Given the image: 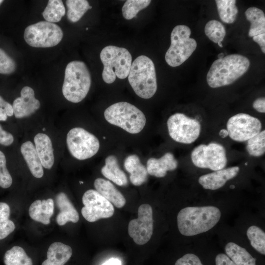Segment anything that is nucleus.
Here are the masks:
<instances>
[{
    "label": "nucleus",
    "instance_id": "nucleus-1",
    "mask_svg": "<svg viewBox=\"0 0 265 265\" xmlns=\"http://www.w3.org/2000/svg\"><path fill=\"white\" fill-rule=\"evenodd\" d=\"M220 217V211L215 206L187 207L177 215L178 228L184 236L197 235L212 228Z\"/></svg>",
    "mask_w": 265,
    "mask_h": 265
},
{
    "label": "nucleus",
    "instance_id": "nucleus-2",
    "mask_svg": "<svg viewBox=\"0 0 265 265\" xmlns=\"http://www.w3.org/2000/svg\"><path fill=\"white\" fill-rule=\"evenodd\" d=\"M250 64L247 57L231 54L215 60L207 75V81L212 88L229 85L243 75Z\"/></svg>",
    "mask_w": 265,
    "mask_h": 265
},
{
    "label": "nucleus",
    "instance_id": "nucleus-3",
    "mask_svg": "<svg viewBox=\"0 0 265 265\" xmlns=\"http://www.w3.org/2000/svg\"><path fill=\"white\" fill-rule=\"evenodd\" d=\"M91 83V75L84 62L75 60L67 65L62 88L67 100L74 103L81 102L88 93Z\"/></svg>",
    "mask_w": 265,
    "mask_h": 265
},
{
    "label": "nucleus",
    "instance_id": "nucleus-4",
    "mask_svg": "<svg viewBox=\"0 0 265 265\" xmlns=\"http://www.w3.org/2000/svg\"><path fill=\"white\" fill-rule=\"evenodd\" d=\"M129 82L135 94L145 99L156 92V73L153 61L145 55L136 57L132 63L128 76Z\"/></svg>",
    "mask_w": 265,
    "mask_h": 265
},
{
    "label": "nucleus",
    "instance_id": "nucleus-5",
    "mask_svg": "<svg viewBox=\"0 0 265 265\" xmlns=\"http://www.w3.org/2000/svg\"><path fill=\"white\" fill-rule=\"evenodd\" d=\"M100 59L104 65L102 78L106 83H113L116 77L120 79L128 77L132 66V57L126 48L107 46L101 51Z\"/></svg>",
    "mask_w": 265,
    "mask_h": 265
},
{
    "label": "nucleus",
    "instance_id": "nucleus-6",
    "mask_svg": "<svg viewBox=\"0 0 265 265\" xmlns=\"http://www.w3.org/2000/svg\"><path fill=\"white\" fill-rule=\"evenodd\" d=\"M106 120L132 134L140 132L146 119L144 113L134 105L125 102L111 105L104 112Z\"/></svg>",
    "mask_w": 265,
    "mask_h": 265
},
{
    "label": "nucleus",
    "instance_id": "nucleus-7",
    "mask_svg": "<svg viewBox=\"0 0 265 265\" xmlns=\"http://www.w3.org/2000/svg\"><path fill=\"white\" fill-rule=\"evenodd\" d=\"M191 30L186 25H178L171 33V44L165 59L168 65L175 67L185 62L197 47L196 40L190 37Z\"/></svg>",
    "mask_w": 265,
    "mask_h": 265
},
{
    "label": "nucleus",
    "instance_id": "nucleus-8",
    "mask_svg": "<svg viewBox=\"0 0 265 265\" xmlns=\"http://www.w3.org/2000/svg\"><path fill=\"white\" fill-rule=\"evenodd\" d=\"M63 33L57 25L47 21H40L27 26L25 29L26 42L34 48H50L58 45Z\"/></svg>",
    "mask_w": 265,
    "mask_h": 265
},
{
    "label": "nucleus",
    "instance_id": "nucleus-9",
    "mask_svg": "<svg viewBox=\"0 0 265 265\" xmlns=\"http://www.w3.org/2000/svg\"><path fill=\"white\" fill-rule=\"evenodd\" d=\"M66 143L72 156L79 160L92 157L100 148L98 139L82 128L70 130L67 135Z\"/></svg>",
    "mask_w": 265,
    "mask_h": 265
},
{
    "label": "nucleus",
    "instance_id": "nucleus-10",
    "mask_svg": "<svg viewBox=\"0 0 265 265\" xmlns=\"http://www.w3.org/2000/svg\"><path fill=\"white\" fill-rule=\"evenodd\" d=\"M191 159L197 167L217 171L225 168L227 163L224 147L216 142L200 144L192 151Z\"/></svg>",
    "mask_w": 265,
    "mask_h": 265
},
{
    "label": "nucleus",
    "instance_id": "nucleus-11",
    "mask_svg": "<svg viewBox=\"0 0 265 265\" xmlns=\"http://www.w3.org/2000/svg\"><path fill=\"white\" fill-rule=\"evenodd\" d=\"M167 126L171 138L183 144L194 142L199 137L201 132L199 122L182 113L171 115L167 120Z\"/></svg>",
    "mask_w": 265,
    "mask_h": 265
},
{
    "label": "nucleus",
    "instance_id": "nucleus-12",
    "mask_svg": "<svg viewBox=\"0 0 265 265\" xmlns=\"http://www.w3.org/2000/svg\"><path fill=\"white\" fill-rule=\"evenodd\" d=\"M262 125L256 117L244 113H239L232 117L227 123L229 137L238 142L247 141L261 131Z\"/></svg>",
    "mask_w": 265,
    "mask_h": 265
},
{
    "label": "nucleus",
    "instance_id": "nucleus-13",
    "mask_svg": "<svg viewBox=\"0 0 265 265\" xmlns=\"http://www.w3.org/2000/svg\"><path fill=\"white\" fill-rule=\"evenodd\" d=\"M82 201L84 207L81 209V214L90 222L109 218L114 214L113 205L96 190L89 189L85 191Z\"/></svg>",
    "mask_w": 265,
    "mask_h": 265
},
{
    "label": "nucleus",
    "instance_id": "nucleus-14",
    "mask_svg": "<svg viewBox=\"0 0 265 265\" xmlns=\"http://www.w3.org/2000/svg\"><path fill=\"white\" fill-rule=\"evenodd\" d=\"M153 210L147 204L141 205L138 209V217L131 220L128 225V234L138 245L147 243L153 234Z\"/></svg>",
    "mask_w": 265,
    "mask_h": 265
},
{
    "label": "nucleus",
    "instance_id": "nucleus-15",
    "mask_svg": "<svg viewBox=\"0 0 265 265\" xmlns=\"http://www.w3.org/2000/svg\"><path fill=\"white\" fill-rule=\"evenodd\" d=\"M20 94L21 96L15 99L12 104L13 113L16 118H23L31 115L40 106L39 101L35 98L34 91L30 87H24Z\"/></svg>",
    "mask_w": 265,
    "mask_h": 265
},
{
    "label": "nucleus",
    "instance_id": "nucleus-16",
    "mask_svg": "<svg viewBox=\"0 0 265 265\" xmlns=\"http://www.w3.org/2000/svg\"><path fill=\"white\" fill-rule=\"evenodd\" d=\"M239 171V168L237 166L223 168L201 176L198 182L205 189L216 190L223 186L228 181L235 178Z\"/></svg>",
    "mask_w": 265,
    "mask_h": 265
},
{
    "label": "nucleus",
    "instance_id": "nucleus-17",
    "mask_svg": "<svg viewBox=\"0 0 265 265\" xmlns=\"http://www.w3.org/2000/svg\"><path fill=\"white\" fill-rule=\"evenodd\" d=\"M178 164L174 155L171 153L167 152L159 159H149L147 161L146 169L149 175L162 178L165 176L168 171L175 170Z\"/></svg>",
    "mask_w": 265,
    "mask_h": 265
},
{
    "label": "nucleus",
    "instance_id": "nucleus-18",
    "mask_svg": "<svg viewBox=\"0 0 265 265\" xmlns=\"http://www.w3.org/2000/svg\"><path fill=\"white\" fill-rule=\"evenodd\" d=\"M35 147L43 167L50 169L54 164L53 149L50 138L46 134L37 133L34 138Z\"/></svg>",
    "mask_w": 265,
    "mask_h": 265
},
{
    "label": "nucleus",
    "instance_id": "nucleus-19",
    "mask_svg": "<svg viewBox=\"0 0 265 265\" xmlns=\"http://www.w3.org/2000/svg\"><path fill=\"white\" fill-rule=\"evenodd\" d=\"M96 190L116 207L121 208L126 204V199L109 181L96 179L94 183Z\"/></svg>",
    "mask_w": 265,
    "mask_h": 265
},
{
    "label": "nucleus",
    "instance_id": "nucleus-20",
    "mask_svg": "<svg viewBox=\"0 0 265 265\" xmlns=\"http://www.w3.org/2000/svg\"><path fill=\"white\" fill-rule=\"evenodd\" d=\"M55 201L60 210L56 216V222L59 225H64L68 221L78 222L79 213L65 193H59L56 196Z\"/></svg>",
    "mask_w": 265,
    "mask_h": 265
},
{
    "label": "nucleus",
    "instance_id": "nucleus-21",
    "mask_svg": "<svg viewBox=\"0 0 265 265\" xmlns=\"http://www.w3.org/2000/svg\"><path fill=\"white\" fill-rule=\"evenodd\" d=\"M124 166L130 174V180L133 185L139 186L147 181L148 172L146 167L141 163L137 155L128 156L124 160Z\"/></svg>",
    "mask_w": 265,
    "mask_h": 265
},
{
    "label": "nucleus",
    "instance_id": "nucleus-22",
    "mask_svg": "<svg viewBox=\"0 0 265 265\" xmlns=\"http://www.w3.org/2000/svg\"><path fill=\"white\" fill-rule=\"evenodd\" d=\"M54 211V202L52 199L37 200L29 208V215L34 221L45 225L50 223V218Z\"/></svg>",
    "mask_w": 265,
    "mask_h": 265
},
{
    "label": "nucleus",
    "instance_id": "nucleus-23",
    "mask_svg": "<svg viewBox=\"0 0 265 265\" xmlns=\"http://www.w3.org/2000/svg\"><path fill=\"white\" fill-rule=\"evenodd\" d=\"M71 247L59 242H53L49 246L47 259L41 265H64L72 255Z\"/></svg>",
    "mask_w": 265,
    "mask_h": 265
},
{
    "label": "nucleus",
    "instance_id": "nucleus-24",
    "mask_svg": "<svg viewBox=\"0 0 265 265\" xmlns=\"http://www.w3.org/2000/svg\"><path fill=\"white\" fill-rule=\"evenodd\" d=\"M21 152L32 175L37 178H42L44 175L43 166L33 144L30 141L23 143Z\"/></svg>",
    "mask_w": 265,
    "mask_h": 265
},
{
    "label": "nucleus",
    "instance_id": "nucleus-25",
    "mask_svg": "<svg viewBox=\"0 0 265 265\" xmlns=\"http://www.w3.org/2000/svg\"><path fill=\"white\" fill-rule=\"evenodd\" d=\"M101 173L106 178L119 186L128 185V178L119 167L117 159L113 155L106 157L105 165L101 169Z\"/></svg>",
    "mask_w": 265,
    "mask_h": 265
},
{
    "label": "nucleus",
    "instance_id": "nucleus-26",
    "mask_svg": "<svg viewBox=\"0 0 265 265\" xmlns=\"http://www.w3.org/2000/svg\"><path fill=\"white\" fill-rule=\"evenodd\" d=\"M225 251L236 265H256V259L244 248L234 242L228 243Z\"/></svg>",
    "mask_w": 265,
    "mask_h": 265
},
{
    "label": "nucleus",
    "instance_id": "nucleus-27",
    "mask_svg": "<svg viewBox=\"0 0 265 265\" xmlns=\"http://www.w3.org/2000/svg\"><path fill=\"white\" fill-rule=\"evenodd\" d=\"M245 15L251 24L248 32L249 37L265 33V15L262 10L256 7H250L245 11Z\"/></svg>",
    "mask_w": 265,
    "mask_h": 265
},
{
    "label": "nucleus",
    "instance_id": "nucleus-28",
    "mask_svg": "<svg viewBox=\"0 0 265 265\" xmlns=\"http://www.w3.org/2000/svg\"><path fill=\"white\" fill-rule=\"evenodd\" d=\"M216 7L220 20L226 24H232L238 13L235 0H216Z\"/></svg>",
    "mask_w": 265,
    "mask_h": 265
},
{
    "label": "nucleus",
    "instance_id": "nucleus-29",
    "mask_svg": "<svg viewBox=\"0 0 265 265\" xmlns=\"http://www.w3.org/2000/svg\"><path fill=\"white\" fill-rule=\"evenodd\" d=\"M66 4L67 18L72 23L79 21L89 9L92 8L86 0H67Z\"/></svg>",
    "mask_w": 265,
    "mask_h": 265
},
{
    "label": "nucleus",
    "instance_id": "nucleus-30",
    "mask_svg": "<svg viewBox=\"0 0 265 265\" xmlns=\"http://www.w3.org/2000/svg\"><path fill=\"white\" fill-rule=\"evenodd\" d=\"M5 265H32V261L23 248L15 246L6 252L3 258Z\"/></svg>",
    "mask_w": 265,
    "mask_h": 265
},
{
    "label": "nucleus",
    "instance_id": "nucleus-31",
    "mask_svg": "<svg viewBox=\"0 0 265 265\" xmlns=\"http://www.w3.org/2000/svg\"><path fill=\"white\" fill-rule=\"evenodd\" d=\"M65 12L62 0H50L42 14L46 21L54 23L59 22Z\"/></svg>",
    "mask_w": 265,
    "mask_h": 265
},
{
    "label": "nucleus",
    "instance_id": "nucleus-32",
    "mask_svg": "<svg viewBox=\"0 0 265 265\" xmlns=\"http://www.w3.org/2000/svg\"><path fill=\"white\" fill-rule=\"evenodd\" d=\"M10 213L9 205L0 202V240L7 237L15 228L14 222L9 219Z\"/></svg>",
    "mask_w": 265,
    "mask_h": 265
},
{
    "label": "nucleus",
    "instance_id": "nucleus-33",
    "mask_svg": "<svg viewBox=\"0 0 265 265\" xmlns=\"http://www.w3.org/2000/svg\"><path fill=\"white\" fill-rule=\"evenodd\" d=\"M246 235L252 246L262 255L265 254V233L260 227L252 225L247 230Z\"/></svg>",
    "mask_w": 265,
    "mask_h": 265
},
{
    "label": "nucleus",
    "instance_id": "nucleus-34",
    "mask_svg": "<svg viewBox=\"0 0 265 265\" xmlns=\"http://www.w3.org/2000/svg\"><path fill=\"white\" fill-rule=\"evenodd\" d=\"M204 31L209 39L215 43L221 42L226 35L224 26L215 20L209 21L205 25Z\"/></svg>",
    "mask_w": 265,
    "mask_h": 265
},
{
    "label": "nucleus",
    "instance_id": "nucleus-35",
    "mask_svg": "<svg viewBox=\"0 0 265 265\" xmlns=\"http://www.w3.org/2000/svg\"><path fill=\"white\" fill-rule=\"evenodd\" d=\"M246 150L253 157H259L265 153V131H261L257 135L247 140Z\"/></svg>",
    "mask_w": 265,
    "mask_h": 265
},
{
    "label": "nucleus",
    "instance_id": "nucleus-36",
    "mask_svg": "<svg viewBox=\"0 0 265 265\" xmlns=\"http://www.w3.org/2000/svg\"><path fill=\"white\" fill-rule=\"evenodd\" d=\"M148 0H128L122 8V14L127 20L135 17L138 12L147 7L151 3Z\"/></svg>",
    "mask_w": 265,
    "mask_h": 265
},
{
    "label": "nucleus",
    "instance_id": "nucleus-37",
    "mask_svg": "<svg viewBox=\"0 0 265 265\" xmlns=\"http://www.w3.org/2000/svg\"><path fill=\"white\" fill-rule=\"evenodd\" d=\"M6 158L0 151V186L3 188L9 187L12 184V178L6 167Z\"/></svg>",
    "mask_w": 265,
    "mask_h": 265
},
{
    "label": "nucleus",
    "instance_id": "nucleus-38",
    "mask_svg": "<svg viewBox=\"0 0 265 265\" xmlns=\"http://www.w3.org/2000/svg\"><path fill=\"white\" fill-rule=\"evenodd\" d=\"M16 65L14 60L0 48V74L8 75L14 72Z\"/></svg>",
    "mask_w": 265,
    "mask_h": 265
},
{
    "label": "nucleus",
    "instance_id": "nucleus-39",
    "mask_svg": "<svg viewBox=\"0 0 265 265\" xmlns=\"http://www.w3.org/2000/svg\"><path fill=\"white\" fill-rule=\"evenodd\" d=\"M175 265H203V264L196 255L188 253L178 259Z\"/></svg>",
    "mask_w": 265,
    "mask_h": 265
},
{
    "label": "nucleus",
    "instance_id": "nucleus-40",
    "mask_svg": "<svg viewBox=\"0 0 265 265\" xmlns=\"http://www.w3.org/2000/svg\"><path fill=\"white\" fill-rule=\"evenodd\" d=\"M13 114L12 105L0 96V121H5L7 120V116L11 117Z\"/></svg>",
    "mask_w": 265,
    "mask_h": 265
},
{
    "label": "nucleus",
    "instance_id": "nucleus-41",
    "mask_svg": "<svg viewBox=\"0 0 265 265\" xmlns=\"http://www.w3.org/2000/svg\"><path fill=\"white\" fill-rule=\"evenodd\" d=\"M14 137L11 133L4 131L0 125V144L8 146L12 144Z\"/></svg>",
    "mask_w": 265,
    "mask_h": 265
},
{
    "label": "nucleus",
    "instance_id": "nucleus-42",
    "mask_svg": "<svg viewBox=\"0 0 265 265\" xmlns=\"http://www.w3.org/2000/svg\"><path fill=\"white\" fill-rule=\"evenodd\" d=\"M216 265H236L226 254H218L215 257Z\"/></svg>",
    "mask_w": 265,
    "mask_h": 265
},
{
    "label": "nucleus",
    "instance_id": "nucleus-43",
    "mask_svg": "<svg viewBox=\"0 0 265 265\" xmlns=\"http://www.w3.org/2000/svg\"><path fill=\"white\" fill-rule=\"evenodd\" d=\"M253 108L259 112H265V98L262 97L256 99L253 103Z\"/></svg>",
    "mask_w": 265,
    "mask_h": 265
},
{
    "label": "nucleus",
    "instance_id": "nucleus-44",
    "mask_svg": "<svg viewBox=\"0 0 265 265\" xmlns=\"http://www.w3.org/2000/svg\"><path fill=\"white\" fill-rule=\"evenodd\" d=\"M253 40L257 43L262 51V52L265 53V33H263L254 36L252 37Z\"/></svg>",
    "mask_w": 265,
    "mask_h": 265
},
{
    "label": "nucleus",
    "instance_id": "nucleus-45",
    "mask_svg": "<svg viewBox=\"0 0 265 265\" xmlns=\"http://www.w3.org/2000/svg\"><path fill=\"white\" fill-rule=\"evenodd\" d=\"M102 265H122V263L118 259L112 258L104 263Z\"/></svg>",
    "mask_w": 265,
    "mask_h": 265
},
{
    "label": "nucleus",
    "instance_id": "nucleus-46",
    "mask_svg": "<svg viewBox=\"0 0 265 265\" xmlns=\"http://www.w3.org/2000/svg\"><path fill=\"white\" fill-rule=\"evenodd\" d=\"M219 135L222 138H224L228 135L227 131L224 129L221 130L219 132Z\"/></svg>",
    "mask_w": 265,
    "mask_h": 265
},
{
    "label": "nucleus",
    "instance_id": "nucleus-47",
    "mask_svg": "<svg viewBox=\"0 0 265 265\" xmlns=\"http://www.w3.org/2000/svg\"><path fill=\"white\" fill-rule=\"evenodd\" d=\"M224 57V54H223V53H220V54H219L218 55V59L222 58H223V57Z\"/></svg>",
    "mask_w": 265,
    "mask_h": 265
},
{
    "label": "nucleus",
    "instance_id": "nucleus-48",
    "mask_svg": "<svg viewBox=\"0 0 265 265\" xmlns=\"http://www.w3.org/2000/svg\"><path fill=\"white\" fill-rule=\"evenodd\" d=\"M217 44H218L219 47H220L221 48L223 47V45H222L221 42H218Z\"/></svg>",
    "mask_w": 265,
    "mask_h": 265
},
{
    "label": "nucleus",
    "instance_id": "nucleus-49",
    "mask_svg": "<svg viewBox=\"0 0 265 265\" xmlns=\"http://www.w3.org/2000/svg\"><path fill=\"white\" fill-rule=\"evenodd\" d=\"M3 0H0V4L3 2Z\"/></svg>",
    "mask_w": 265,
    "mask_h": 265
},
{
    "label": "nucleus",
    "instance_id": "nucleus-50",
    "mask_svg": "<svg viewBox=\"0 0 265 265\" xmlns=\"http://www.w3.org/2000/svg\"><path fill=\"white\" fill-rule=\"evenodd\" d=\"M80 184H83V182H80Z\"/></svg>",
    "mask_w": 265,
    "mask_h": 265
},
{
    "label": "nucleus",
    "instance_id": "nucleus-51",
    "mask_svg": "<svg viewBox=\"0 0 265 265\" xmlns=\"http://www.w3.org/2000/svg\"><path fill=\"white\" fill-rule=\"evenodd\" d=\"M86 30H88V27H86Z\"/></svg>",
    "mask_w": 265,
    "mask_h": 265
},
{
    "label": "nucleus",
    "instance_id": "nucleus-52",
    "mask_svg": "<svg viewBox=\"0 0 265 265\" xmlns=\"http://www.w3.org/2000/svg\"><path fill=\"white\" fill-rule=\"evenodd\" d=\"M247 162H246V163H245V165H247Z\"/></svg>",
    "mask_w": 265,
    "mask_h": 265
}]
</instances>
